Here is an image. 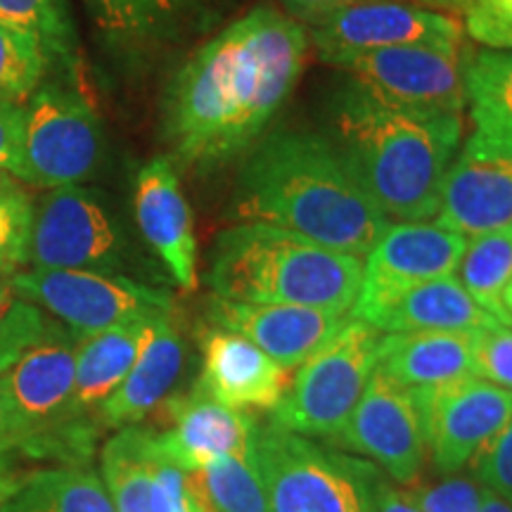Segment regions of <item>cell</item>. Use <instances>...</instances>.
<instances>
[{
	"label": "cell",
	"mask_w": 512,
	"mask_h": 512,
	"mask_svg": "<svg viewBox=\"0 0 512 512\" xmlns=\"http://www.w3.org/2000/svg\"><path fill=\"white\" fill-rule=\"evenodd\" d=\"M306 48L309 31L266 5L209 38L164 91L162 136L171 159L209 171L252 150L290 100Z\"/></svg>",
	"instance_id": "cell-1"
},
{
	"label": "cell",
	"mask_w": 512,
	"mask_h": 512,
	"mask_svg": "<svg viewBox=\"0 0 512 512\" xmlns=\"http://www.w3.org/2000/svg\"><path fill=\"white\" fill-rule=\"evenodd\" d=\"M235 214L354 256L368 254L392 226L330 140L309 131H278L254 145L238 178Z\"/></svg>",
	"instance_id": "cell-2"
},
{
	"label": "cell",
	"mask_w": 512,
	"mask_h": 512,
	"mask_svg": "<svg viewBox=\"0 0 512 512\" xmlns=\"http://www.w3.org/2000/svg\"><path fill=\"white\" fill-rule=\"evenodd\" d=\"M330 143L387 219H434L446 171L458 155L460 114L384 105L349 81L330 102Z\"/></svg>",
	"instance_id": "cell-3"
},
{
	"label": "cell",
	"mask_w": 512,
	"mask_h": 512,
	"mask_svg": "<svg viewBox=\"0 0 512 512\" xmlns=\"http://www.w3.org/2000/svg\"><path fill=\"white\" fill-rule=\"evenodd\" d=\"M363 283L361 256L335 252L266 223L223 230L209 266L219 299L294 304L349 316Z\"/></svg>",
	"instance_id": "cell-4"
},
{
	"label": "cell",
	"mask_w": 512,
	"mask_h": 512,
	"mask_svg": "<svg viewBox=\"0 0 512 512\" xmlns=\"http://www.w3.org/2000/svg\"><path fill=\"white\" fill-rule=\"evenodd\" d=\"M105 152V131L93 107L76 91L43 81L24 100L10 176L46 190L81 185L98 174Z\"/></svg>",
	"instance_id": "cell-5"
},
{
	"label": "cell",
	"mask_w": 512,
	"mask_h": 512,
	"mask_svg": "<svg viewBox=\"0 0 512 512\" xmlns=\"http://www.w3.org/2000/svg\"><path fill=\"white\" fill-rule=\"evenodd\" d=\"M382 332L347 318L342 330L306 358L273 420L302 437L335 439L377 370Z\"/></svg>",
	"instance_id": "cell-6"
},
{
	"label": "cell",
	"mask_w": 512,
	"mask_h": 512,
	"mask_svg": "<svg viewBox=\"0 0 512 512\" xmlns=\"http://www.w3.org/2000/svg\"><path fill=\"white\" fill-rule=\"evenodd\" d=\"M10 280L19 297L48 311L76 337L174 313V299L164 290L119 273L27 268L12 273Z\"/></svg>",
	"instance_id": "cell-7"
},
{
	"label": "cell",
	"mask_w": 512,
	"mask_h": 512,
	"mask_svg": "<svg viewBox=\"0 0 512 512\" xmlns=\"http://www.w3.org/2000/svg\"><path fill=\"white\" fill-rule=\"evenodd\" d=\"M254 465L271 512H363L342 453L325 451L275 420L256 427Z\"/></svg>",
	"instance_id": "cell-8"
},
{
	"label": "cell",
	"mask_w": 512,
	"mask_h": 512,
	"mask_svg": "<svg viewBox=\"0 0 512 512\" xmlns=\"http://www.w3.org/2000/svg\"><path fill=\"white\" fill-rule=\"evenodd\" d=\"M124 252V233L98 192L67 185L36 204L29 268L117 273Z\"/></svg>",
	"instance_id": "cell-9"
},
{
	"label": "cell",
	"mask_w": 512,
	"mask_h": 512,
	"mask_svg": "<svg viewBox=\"0 0 512 512\" xmlns=\"http://www.w3.org/2000/svg\"><path fill=\"white\" fill-rule=\"evenodd\" d=\"M320 60L347 67L358 57L399 46H460L463 27L444 12L394 0H363L313 19Z\"/></svg>",
	"instance_id": "cell-10"
},
{
	"label": "cell",
	"mask_w": 512,
	"mask_h": 512,
	"mask_svg": "<svg viewBox=\"0 0 512 512\" xmlns=\"http://www.w3.org/2000/svg\"><path fill=\"white\" fill-rule=\"evenodd\" d=\"M100 467L114 512H216L200 472L178 465L145 427H121L102 448Z\"/></svg>",
	"instance_id": "cell-11"
},
{
	"label": "cell",
	"mask_w": 512,
	"mask_h": 512,
	"mask_svg": "<svg viewBox=\"0 0 512 512\" xmlns=\"http://www.w3.org/2000/svg\"><path fill=\"white\" fill-rule=\"evenodd\" d=\"M79 337L67 325L46 320L41 330L0 370L17 441L57 432L72 418Z\"/></svg>",
	"instance_id": "cell-12"
},
{
	"label": "cell",
	"mask_w": 512,
	"mask_h": 512,
	"mask_svg": "<svg viewBox=\"0 0 512 512\" xmlns=\"http://www.w3.org/2000/svg\"><path fill=\"white\" fill-rule=\"evenodd\" d=\"M465 64L463 46H399L358 57L344 69L384 105L460 114L467 105Z\"/></svg>",
	"instance_id": "cell-13"
},
{
	"label": "cell",
	"mask_w": 512,
	"mask_h": 512,
	"mask_svg": "<svg viewBox=\"0 0 512 512\" xmlns=\"http://www.w3.org/2000/svg\"><path fill=\"white\" fill-rule=\"evenodd\" d=\"M344 451L370 460L399 486L420 482L427 458L425 427L411 389L375 370L349 420L332 439Z\"/></svg>",
	"instance_id": "cell-14"
},
{
	"label": "cell",
	"mask_w": 512,
	"mask_h": 512,
	"mask_svg": "<svg viewBox=\"0 0 512 512\" xmlns=\"http://www.w3.org/2000/svg\"><path fill=\"white\" fill-rule=\"evenodd\" d=\"M427 451L441 475H458L512 418V392L482 377L411 389Z\"/></svg>",
	"instance_id": "cell-15"
},
{
	"label": "cell",
	"mask_w": 512,
	"mask_h": 512,
	"mask_svg": "<svg viewBox=\"0 0 512 512\" xmlns=\"http://www.w3.org/2000/svg\"><path fill=\"white\" fill-rule=\"evenodd\" d=\"M434 219L465 238L512 228V136L472 133L448 166Z\"/></svg>",
	"instance_id": "cell-16"
},
{
	"label": "cell",
	"mask_w": 512,
	"mask_h": 512,
	"mask_svg": "<svg viewBox=\"0 0 512 512\" xmlns=\"http://www.w3.org/2000/svg\"><path fill=\"white\" fill-rule=\"evenodd\" d=\"M467 247L465 235L425 221H399L366 254L363 283L354 311L434 278L456 275Z\"/></svg>",
	"instance_id": "cell-17"
},
{
	"label": "cell",
	"mask_w": 512,
	"mask_h": 512,
	"mask_svg": "<svg viewBox=\"0 0 512 512\" xmlns=\"http://www.w3.org/2000/svg\"><path fill=\"white\" fill-rule=\"evenodd\" d=\"M133 211L143 240L185 292L197 287V238L190 204L169 155L152 157L133 183Z\"/></svg>",
	"instance_id": "cell-18"
},
{
	"label": "cell",
	"mask_w": 512,
	"mask_h": 512,
	"mask_svg": "<svg viewBox=\"0 0 512 512\" xmlns=\"http://www.w3.org/2000/svg\"><path fill=\"white\" fill-rule=\"evenodd\" d=\"M100 46L138 67L195 29L207 0H83Z\"/></svg>",
	"instance_id": "cell-19"
},
{
	"label": "cell",
	"mask_w": 512,
	"mask_h": 512,
	"mask_svg": "<svg viewBox=\"0 0 512 512\" xmlns=\"http://www.w3.org/2000/svg\"><path fill=\"white\" fill-rule=\"evenodd\" d=\"M290 382V368L238 332L214 325L202 335V373L195 389L223 406L275 411Z\"/></svg>",
	"instance_id": "cell-20"
},
{
	"label": "cell",
	"mask_w": 512,
	"mask_h": 512,
	"mask_svg": "<svg viewBox=\"0 0 512 512\" xmlns=\"http://www.w3.org/2000/svg\"><path fill=\"white\" fill-rule=\"evenodd\" d=\"M211 323L233 330L285 368H299L342 330L349 316L294 304H240L214 297Z\"/></svg>",
	"instance_id": "cell-21"
},
{
	"label": "cell",
	"mask_w": 512,
	"mask_h": 512,
	"mask_svg": "<svg viewBox=\"0 0 512 512\" xmlns=\"http://www.w3.org/2000/svg\"><path fill=\"white\" fill-rule=\"evenodd\" d=\"M171 427L157 434L159 444L185 470L200 472L221 458H252L256 422L245 411L223 406L192 389L190 396L169 401Z\"/></svg>",
	"instance_id": "cell-22"
},
{
	"label": "cell",
	"mask_w": 512,
	"mask_h": 512,
	"mask_svg": "<svg viewBox=\"0 0 512 512\" xmlns=\"http://www.w3.org/2000/svg\"><path fill=\"white\" fill-rule=\"evenodd\" d=\"M351 318L389 332H475L498 320L467 294L456 275L434 278L392 294Z\"/></svg>",
	"instance_id": "cell-23"
},
{
	"label": "cell",
	"mask_w": 512,
	"mask_h": 512,
	"mask_svg": "<svg viewBox=\"0 0 512 512\" xmlns=\"http://www.w3.org/2000/svg\"><path fill=\"white\" fill-rule=\"evenodd\" d=\"M377 370L406 389L477 377L470 332H389L380 337Z\"/></svg>",
	"instance_id": "cell-24"
},
{
	"label": "cell",
	"mask_w": 512,
	"mask_h": 512,
	"mask_svg": "<svg viewBox=\"0 0 512 512\" xmlns=\"http://www.w3.org/2000/svg\"><path fill=\"white\" fill-rule=\"evenodd\" d=\"M183 363V337L178 335L171 318H162L131 373L100 403L98 415L102 425L119 427V430L138 425L169 396L171 387L181 377Z\"/></svg>",
	"instance_id": "cell-25"
},
{
	"label": "cell",
	"mask_w": 512,
	"mask_h": 512,
	"mask_svg": "<svg viewBox=\"0 0 512 512\" xmlns=\"http://www.w3.org/2000/svg\"><path fill=\"white\" fill-rule=\"evenodd\" d=\"M171 318V316H169ZM155 320H136V323L119 325L79 337L76 347V377L72 394V418L86 411H98L100 403L131 373L143 349L155 332Z\"/></svg>",
	"instance_id": "cell-26"
},
{
	"label": "cell",
	"mask_w": 512,
	"mask_h": 512,
	"mask_svg": "<svg viewBox=\"0 0 512 512\" xmlns=\"http://www.w3.org/2000/svg\"><path fill=\"white\" fill-rule=\"evenodd\" d=\"M0 512H114V505L100 475L81 465H64L22 479Z\"/></svg>",
	"instance_id": "cell-27"
},
{
	"label": "cell",
	"mask_w": 512,
	"mask_h": 512,
	"mask_svg": "<svg viewBox=\"0 0 512 512\" xmlns=\"http://www.w3.org/2000/svg\"><path fill=\"white\" fill-rule=\"evenodd\" d=\"M458 280L475 302L498 323L512 325L505 309V290L512 283V228L467 238L458 264Z\"/></svg>",
	"instance_id": "cell-28"
},
{
	"label": "cell",
	"mask_w": 512,
	"mask_h": 512,
	"mask_svg": "<svg viewBox=\"0 0 512 512\" xmlns=\"http://www.w3.org/2000/svg\"><path fill=\"white\" fill-rule=\"evenodd\" d=\"M465 91L479 131L512 136V50H482L470 57Z\"/></svg>",
	"instance_id": "cell-29"
},
{
	"label": "cell",
	"mask_w": 512,
	"mask_h": 512,
	"mask_svg": "<svg viewBox=\"0 0 512 512\" xmlns=\"http://www.w3.org/2000/svg\"><path fill=\"white\" fill-rule=\"evenodd\" d=\"M0 24L38 38L55 62L76 64L79 43L69 0H0Z\"/></svg>",
	"instance_id": "cell-30"
},
{
	"label": "cell",
	"mask_w": 512,
	"mask_h": 512,
	"mask_svg": "<svg viewBox=\"0 0 512 512\" xmlns=\"http://www.w3.org/2000/svg\"><path fill=\"white\" fill-rule=\"evenodd\" d=\"M53 62L38 38L0 24V100H27L46 81Z\"/></svg>",
	"instance_id": "cell-31"
},
{
	"label": "cell",
	"mask_w": 512,
	"mask_h": 512,
	"mask_svg": "<svg viewBox=\"0 0 512 512\" xmlns=\"http://www.w3.org/2000/svg\"><path fill=\"white\" fill-rule=\"evenodd\" d=\"M200 479L216 512H271L254 456L214 460L202 467Z\"/></svg>",
	"instance_id": "cell-32"
},
{
	"label": "cell",
	"mask_w": 512,
	"mask_h": 512,
	"mask_svg": "<svg viewBox=\"0 0 512 512\" xmlns=\"http://www.w3.org/2000/svg\"><path fill=\"white\" fill-rule=\"evenodd\" d=\"M34 209V200L17 178L0 176V275H12L27 266Z\"/></svg>",
	"instance_id": "cell-33"
},
{
	"label": "cell",
	"mask_w": 512,
	"mask_h": 512,
	"mask_svg": "<svg viewBox=\"0 0 512 512\" xmlns=\"http://www.w3.org/2000/svg\"><path fill=\"white\" fill-rule=\"evenodd\" d=\"M342 460L351 477L356 479L358 491H361L363 512H425L408 496V491H403L392 479L384 477L380 467L370 460L347 456V453H342Z\"/></svg>",
	"instance_id": "cell-34"
},
{
	"label": "cell",
	"mask_w": 512,
	"mask_h": 512,
	"mask_svg": "<svg viewBox=\"0 0 512 512\" xmlns=\"http://www.w3.org/2000/svg\"><path fill=\"white\" fill-rule=\"evenodd\" d=\"M475 375L512 392V325L491 323L470 332Z\"/></svg>",
	"instance_id": "cell-35"
},
{
	"label": "cell",
	"mask_w": 512,
	"mask_h": 512,
	"mask_svg": "<svg viewBox=\"0 0 512 512\" xmlns=\"http://www.w3.org/2000/svg\"><path fill=\"white\" fill-rule=\"evenodd\" d=\"M475 479L486 491L512 508V418L470 463Z\"/></svg>",
	"instance_id": "cell-36"
},
{
	"label": "cell",
	"mask_w": 512,
	"mask_h": 512,
	"mask_svg": "<svg viewBox=\"0 0 512 512\" xmlns=\"http://www.w3.org/2000/svg\"><path fill=\"white\" fill-rule=\"evenodd\" d=\"M465 31L489 50H512V0H472Z\"/></svg>",
	"instance_id": "cell-37"
},
{
	"label": "cell",
	"mask_w": 512,
	"mask_h": 512,
	"mask_svg": "<svg viewBox=\"0 0 512 512\" xmlns=\"http://www.w3.org/2000/svg\"><path fill=\"white\" fill-rule=\"evenodd\" d=\"M24 102L0 100V176L10 174L12 159L17 155L19 133H22Z\"/></svg>",
	"instance_id": "cell-38"
},
{
	"label": "cell",
	"mask_w": 512,
	"mask_h": 512,
	"mask_svg": "<svg viewBox=\"0 0 512 512\" xmlns=\"http://www.w3.org/2000/svg\"><path fill=\"white\" fill-rule=\"evenodd\" d=\"M354 3H363V0H283L287 12L304 19V22H313V19L328 15V12L347 8V5Z\"/></svg>",
	"instance_id": "cell-39"
},
{
	"label": "cell",
	"mask_w": 512,
	"mask_h": 512,
	"mask_svg": "<svg viewBox=\"0 0 512 512\" xmlns=\"http://www.w3.org/2000/svg\"><path fill=\"white\" fill-rule=\"evenodd\" d=\"M12 446H19L15 425H12V415L8 406V396H5L3 377H0V453L8 451Z\"/></svg>",
	"instance_id": "cell-40"
},
{
	"label": "cell",
	"mask_w": 512,
	"mask_h": 512,
	"mask_svg": "<svg viewBox=\"0 0 512 512\" xmlns=\"http://www.w3.org/2000/svg\"><path fill=\"white\" fill-rule=\"evenodd\" d=\"M17 299H19V294L15 292V287H12L10 275H0V332H3L5 320H8L12 306H15Z\"/></svg>",
	"instance_id": "cell-41"
},
{
	"label": "cell",
	"mask_w": 512,
	"mask_h": 512,
	"mask_svg": "<svg viewBox=\"0 0 512 512\" xmlns=\"http://www.w3.org/2000/svg\"><path fill=\"white\" fill-rule=\"evenodd\" d=\"M418 3H422V8L448 15V12H465L472 5V0H418Z\"/></svg>",
	"instance_id": "cell-42"
},
{
	"label": "cell",
	"mask_w": 512,
	"mask_h": 512,
	"mask_svg": "<svg viewBox=\"0 0 512 512\" xmlns=\"http://www.w3.org/2000/svg\"><path fill=\"white\" fill-rule=\"evenodd\" d=\"M479 512H512V508L503 501V498H498L496 494H491V491L484 489L482 508H479Z\"/></svg>",
	"instance_id": "cell-43"
},
{
	"label": "cell",
	"mask_w": 512,
	"mask_h": 512,
	"mask_svg": "<svg viewBox=\"0 0 512 512\" xmlns=\"http://www.w3.org/2000/svg\"><path fill=\"white\" fill-rule=\"evenodd\" d=\"M17 484H19V479L5 475V472H0V505H3L5 498H8L12 491L17 489Z\"/></svg>",
	"instance_id": "cell-44"
},
{
	"label": "cell",
	"mask_w": 512,
	"mask_h": 512,
	"mask_svg": "<svg viewBox=\"0 0 512 512\" xmlns=\"http://www.w3.org/2000/svg\"><path fill=\"white\" fill-rule=\"evenodd\" d=\"M503 302H505V309H508V316H510V320H512V283H510L508 290H505Z\"/></svg>",
	"instance_id": "cell-45"
}]
</instances>
